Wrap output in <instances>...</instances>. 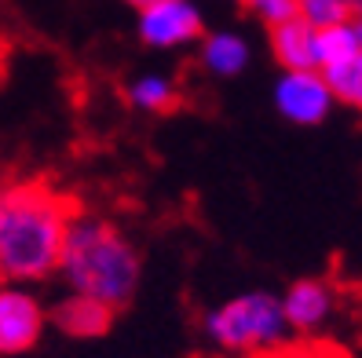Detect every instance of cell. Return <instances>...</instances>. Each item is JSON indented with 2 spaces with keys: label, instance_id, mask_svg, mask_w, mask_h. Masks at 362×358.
<instances>
[{
  "label": "cell",
  "instance_id": "1",
  "mask_svg": "<svg viewBox=\"0 0 362 358\" xmlns=\"http://www.w3.org/2000/svg\"><path fill=\"white\" fill-rule=\"evenodd\" d=\"M74 216V201L45 179L0 183V282L33 289L55 278Z\"/></svg>",
  "mask_w": 362,
  "mask_h": 358
},
{
  "label": "cell",
  "instance_id": "2",
  "mask_svg": "<svg viewBox=\"0 0 362 358\" xmlns=\"http://www.w3.org/2000/svg\"><path fill=\"white\" fill-rule=\"evenodd\" d=\"M59 278L74 297L117 311L136 297L143 260L136 241L117 223L77 213L59 256Z\"/></svg>",
  "mask_w": 362,
  "mask_h": 358
},
{
  "label": "cell",
  "instance_id": "3",
  "mask_svg": "<svg viewBox=\"0 0 362 358\" xmlns=\"http://www.w3.org/2000/svg\"><path fill=\"white\" fill-rule=\"evenodd\" d=\"M202 336L212 351L230 358H264L282 351L289 340V326L282 300L267 289H245L220 300L202 318Z\"/></svg>",
  "mask_w": 362,
  "mask_h": 358
},
{
  "label": "cell",
  "instance_id": "4",
  "mask_svg": "<svg viewBox=\"0 0 362 358\" xmlns=\"http://www.w3.org/2000/svg\"><path fill=\"white\" fill-rule=\"evenodd\" d=\"M48 329V307L30 285L0 282V358L26 354Z\"/></svg>",
  "mask_w": 362,
  "mask_h": 358
},
{
  "label": "cell",
  "instance_id": "5",
  "mask_svg": "<svg viewBox=\"0 0 362 358\" xmlns=\"http://www.w3.org/2000/svg\"><path fill=\"white\" fill-rule=\"evenodd\" d=\"M333 102L337 99L318 70H289L274 80V110L300 129L322 124L333 114Z\"/></svg>",
  "mask_w": 362,
  "mask_h": 358
},
{
  "label": "cell",
  "instance_id": "6",
  "mask_svg": "<svg viewBox=\"0 0 362 358\" xmlns=\"http://www.w3.org/2000/svg\"><path fill=\"white\" fill-rule=\"evenodd\" d=\"M279 300H282L286 326L296 336H318L333 322V314H337V292L322 278H300V282H293Z\"/></svg>",
  "mask_w": 362,
  "mask_h": 358
},
{
  "label": "cell",
  "instance_id": "7",
  "mask_svg": "<svg viewBox=\"0 0 362 358\" xmlns=\"http://www.w3.org/2000/svg\"><path fill=\"white\" fill-rule=\"evenodd\" d=\"M139 37L151 48H183L202 37V15L190 0H161L139 11Z\"/></svg>",
  "mask_w": 362,
  "mask_h": 358
},
{
  "label": "cell",
  "instance_id": "8",
  "mask_svg": "<svg viewBox=\"0 0 362 358\" xmlns=\"http://www.w3.org/2000/svg\"><path fill=\"white\" fill-rule=\"evenodd\" d=\"M52 318H55V326L66 333V336H74V340H95V336H103L106 329H110L114 311L95 304V300H84V297L66 292L62 304H55Z\"/></svg>",
  "mask_w": 362,
  "mask_h": 358
},
{
  "label": "cell",
  "instance_id": "9",
  "mask_svg": "<svg viewBox=\"0 0 362 358\" xmlns=\"http://www.w3.org/2000/svg\"><path fill=\"white\" fill-rule=\"evenodd\" d=\"M271 55L279 59L282 73L289 70H318L315 66V30L300 15L271 30Z\"/></svg>",
  "mask_w": 362,
  "mask_h": 358
},
{
  "label": "cell",
  "instance_id": "10",
  "mask_svg": "<svg viewBox=\"0 0 362 358\" xmlns=\"http://www.w3.org/2000/svg\"><path fill=\"white\" fill-rule=\"evenodd\" d=\"M249 55H252L249 40L242 33L220 30V33H209L202 40V66L212 77H238L249 66Z\"/></svg>",
  "mask_w": 362,
  "mask_h": 358
},
{
  "label": "cell",
  "instance_id": "11",
  "mask_svg": "<svg viewBox=\"0 0 362 358\" xmlns=\"http://www.w3.org/2000/svg\"><path fill=\"white\" fill-rule=\"evenodd\" d=\"M358 52H362V44H358L355 18H351V23H340V26L315 30V66L318 70L344 66V62H351Z\"/></svg>",
  "mask_w": 362,
  "mask_h": 358
},
{
  "label": "cell",
  "instance_id": "12",
  "mask_svg": "<svg viewBox=\"0 0 362 358\" xmlns=\"http://www.w3.org/2000/svg\"><path fill=\"white\" fill-rule=\"evenodd\" d=\"M129 102L143 114H165L180 102V92L165 73H143L129 84Z\"/></svg>",
  "mask_w": 362,
  "mask_h": 358
},
{
  "label": "cell",
  "instance_id": "13",
  "mask_svg": "<svg viewBox=\"0 0 362 358\" xmlns=\"http://www.w3.org/2000/svg\"><path fill=\"white\" fill-rule=\"evenodd\" d=\"M318 73L326 77V84H329V92H333L337 102H348V107L362 110V52L351 62H344V66L318 70Z\"/></svg>",
  "mask_w": 362,
  "mask_h": 358
},
{
  "label": "cell",
  "instance_id": "14",
  "mask_svg": "<svg viewBox=\"0 0 362 358\" xmlns=\"http://www.w3.org/2000/svg\"><path fill=\"white\" fill-rule=\"evenodd\" d=\"M300 8V18L311 30H326V26H340V23H351L355 8L344 4V0H296Z\"/></svg>",
  "mask_w": 362,
  "mask_h": 358
},
{
  "label": "cell",
  "instance_id": "15",
  "mask_svg": "<svg viewBox=\"0 0 362 358\" xmlns=\"http://www.w3.org/2000/svg\"><path fill=\"white\" fill-rule=\"evenodd\" d=\"M249 8H252V15H257L264 26H271V30L300 15V8H296V0H249Z\"/></svg>",
  "mask_w": 362,
  "mask_h": 358
},
{
  "label": "cell",
  "instance_id": "16",
  "mask_svg": "<svg viewBox=\"0 0 362 358\" xmlns=\"http://www.w3.org/2000/svg\"><path fill=\"white\" fill-rule=\"evenodd\" d=\"M282 358H344L333 347H296V351H286Z\"/></svg>",
  "mask_w": 362,
  "mask_h": 358
},
{
  "label": "cell",
  "instance_id": "17",
  "mask_svg": "<svg viewBox=\"0 0 362 358\" xmlns=\"http://www.w3.org/2000/svg\"><path fill=\"white\" fill-rule=\"evenodd\" d=\"M129 4H132V8H139V11H143V8H154V4H161V0H129Z\"/></svg>",
  "mask_w": 362,
  "mask_h": 358
},
{
  "label": "cell",
  "instance_id": "18",
  "mask_svg": "<svg viewBox=\"0 0 362 358\" xmlns=\"http://www.w3.org/2000/svg\"><path fill=\"white\" fill-rule=\"evenodd\" d=\"M355 18H358V23H362V4H358V8H355Z\"/></svg>",
  "mask_w": 362,
  "mask_h": 358
},
{
  "label": "cell",
  "instance_id": "19",
  "mask_svg": "<svg viewBox=\"0 0 362 358\" xmlns=\"http://www.w3.org/2000/svg\"><path fill=\"white\" fill-rule=\"evenodd\" d=\"M344 4H351V8H358V4H362V0H344Z\"/></svg>",
  "mask_w": 362,
  "mask_h": 358
},
{
  "label": "cell",
  "instance_id": "20",
  "mask_svg": "<svg viewBox=\"0 0 362 358\" xmlns=\"http://www.w3.org/2000/svg\"><path fill=\"white\" fill-rule=\"evenodd\" d=\"M245 4H249V0H245Z\"/></svg>",
  "mask_w": 362,
  "mask_h": 358
}]
</instances>
